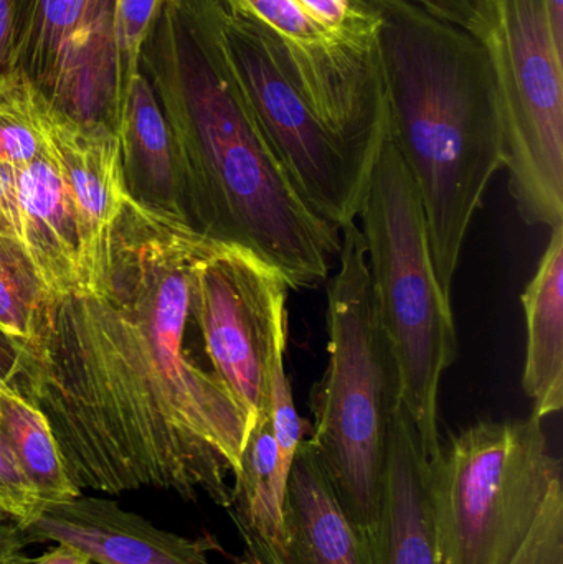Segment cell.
I'll use <instances>...</instances> for the list:
<instances>
[{"label":"cell","mask_w":563,"mask_h":564,"mask_svg":"<svg viewBox=\"0 0 563 564\" xmlns=\"http://www.w3.org/2000/svg\"><path fill=\"white\" fill-rule=\"evenodd\" d=\"M15 172L12 169L0 167V235L20 241Z\"/></svg>","instance_id":"30"},{"label":"cell","mask_w":563,"mask_h":564,"mask_svg":"<svg viewBox=\"0 0 563 564\" xmlns=\"http://www.w3.org/2000/svg\"><path fill=\"white\" fill-rule=\"evenodd\" d=\"M479 42L505 122V169L519 217L563 225V45L545 0H489Z\"/></svg>","instance_id":"7"},{"label":"cell","mask_w":563,"mask_h":564,"mask_svg":"<svg viewBox=\"0 0 563 564\" xmlns=\"http://www.w3.org/2000/svg\"><path fill=\"white\" fill-rule=\"evenodd\" d=\"M340 231L339 271L327 281L326 370L314 387L311 444L344 512L364 539L379 510L400 380L380 324L356 220Z\"/></svg>","instance_id":"4"},{"label":"cell","mask_w":563,"mask_h":564,"mask_svg":"<svg viewBox=\"0 0 563 564\" xmlns=\"http://www.w3.org/2000/svg\"><path fill=\"white\" fill-rule=\"evenodd\" d=\"M215 241L128 197L101 284L46 304L19 391L83 492L201 494L230 509L247 421L187 347L191 276Z\"/></svg>","instance_id":"1"},{"label":"cell","mask_w":563,"mask_h":564,"mask_svg":"<svg viewBox=\"0 0 563 564\" xmlns=\"http://www.w3.org/2000/svg\"><path fill=\"white\" fill-rule=\"evenodd\" d=\"M19 238L50 297L79 291L82 261L75 212L46 149L15 172Z\"/></svg>","instance_id":"16"},{"label":"cell","mask_w":563,"mask_h":564,"mask_svg":"<svg viewBox=\"0 0 563 564\" xmlns=\"http://www.w3.org/2000/svg\"><path fill=\"white\" fill-rule=\"evenodd\" d=\"M288 470L271 430L270 413L263 414L248 431L240 463L234 474L230 513L235 525L247 527L280 545L283 536L284 489Z\"/></svg>","instance_id":"19"},{"label":"cell","mask_w":563,"mask_h":564,"mask_svg":"<svg viewBox=\"0 0 563 564\" xmlns=\"http://www.w3.org/2000/svg\"><path fill=\"white\" fill-rule=\"evenodd\" d=\"M12 69L69 118L116 132L122 86L115 0H17Z\"/></svg>","instance_id":"11"},{"label":"cell","mask_w":563,"mask_h":564,"mask_svg":"<svg viewBox=\"0 0 563 564\" xmlns=\"http://www.w3.org/2000/svg\"><path fill=\"white\" fill-rule=\"evenodd\" d=\"M284 357H286V348L278 351L277 358H274L268 413H270L271 430H273L274 440L280 449L281 464L290 473L294 454L304 441L306 423L301 420L296 406H294L290 378L284 368Z\"/></svg>","instance_id":"25"},{"label":"cell","mask_w":563,"mask_h":564,"mask_svg":"<svg viewBox=\"0 0 563 564\" xmlns=\"http://www.w3.org/2000/svg\"><path fill=\"white\" fill-rule=\"evenodd\" d=\"M430 15L481 39L488 26L489 0H410Z\"/></svg>","instance_id":"28"},{"label":"cell","mask_w":563,"mask_h":564,"mask_svg":"<svg viewBox=\"0 0 563 564\" xmlns=\"http://www.w3.org/2000/svg\"><path fill=\"white\" fill-rule=\"evenodd\" d=\"M207 9L221 58L301 197L337 230L356 220L377 158L320 121L257 30L218 0H207Z\"/></svg>","instance_id":"8"},{"label":"cell","mask_w":563,"mask_h":564,"mask_svg":"<svg viewBox=\"0 0 563 564\" xmlns=\"http://www.w3.org/2000/svg\"><path fill=\"white\" fill-rule=\"evenodd\" d=\"M30 545L23 532L22 520L13 513L0 509V564H23L29 556L25 555Z\"/></svg>","instance_id":"29"},{"label":"cell","mask_w":563,"mask_h":564,"mask_svg":"<svg viewBox=\"0 0 563 564\" xmlns=\"http://www.w3.org/2000/svg\"><path fill=\"white\" fill-rule=\"evenodd\" d=\"M562 482L542 420H483L440 444L430 496L440 564H511Z\"/></svg>","instance_id":"6"},{"label":"cell","mask_w":563,"mask_h":564,"mask_svg":"<svg viewBox=\"0 0 563 564\" xmlns=\"http://www.w3.org/2000/svg\"><path fill=\"white\" fill-rule=\"evenodd\" d=\"M521 302L528 324L522 388L532 416L544 420L563 406V225L552 228Z\"/></svg>","instance_id":"18"},{"label":"cell","mask_w":563,"mask_h":564,"mask_svg":"<svg viewBox=\"0 0 563 564\" xmlns=\"http://www.w3.org/2000/svg\"><path fill=\"white\" fill-rule=\"evenodd\" d=\"M511 564H563V486L555 484L524 546Z\"/></svg>","instance_id":"26"},{"label":"cell","mask_w":563,"mask_h":564,"mask_svg":"<svg viewBox=\"0 0 563 564\" xmlns=\"http://www.w3.org/2000/svg\"><path fill=\"white\" fill-rule=\"evenodd\" d=\"M23 532L30 545H72L96 564H212L208 555L220 550L214 536L185 539L158 529L111 500L83 494L40 507Z\"/></svg>","instance_id":"13"},{"label":"cell","mask_w":563,"mask_h":564,"mask_svg":"<svg viewBox=\"0 0 563 564\" xmlns=\"http://www.w3.org/2000/svg\"><path fill=\"white\" fill-rule=\"evenodd\" d=\"M23 564H95L86 553L72 545L56 543L48 552L43 553L39 558H26Z\"/></svg>","instance_id":"34"},{"label":"cell","mask_w":563,"mask_h":564,"mask_svg":"<svg viewBox=\"0 0 563 564\" xmlns=\"http://www.w3.org/2000/svg\"><path fill=\"white\" fill-rule=\"evenodd\" d=\"M307 15L357 50H373L380 17L369 0H293Z\"/></svg>","instance_id":"24"},{"label":"cell","mask_w":563,"mask_h":564,"mask_svg":"<svg viewBox=\"0 0 563 564\" xmlns=\"http://www.w3.org/2000/svg\"><path fill=\"white\" fill-rule=\"evenodd\" d=\"M284 564H370L366 539L344 512L310 440L294 454L284 489Z\"/></svg>","instance_id":"15"},{"label":"cell","mask_w":563,"mask_h":564,"mask_svg":"<svg viewBox=\"0 0 563 564\" xmlns=\"http://www.w3.org/2000/svg\"><path fill=\"white\" fill-rule=\"evenodd\" d=\"M389 138L422 202L436 278L452 294L463 245L496 172L505 122L488 52L476 36L410 0H369Z\"/></svg>","instance_id":"3"},{"label":"cell","mask_w":563,"mask_h":564,"mask_svg":"<svg viewBox=\"0 0 563 564\" xmlns=\"http://www.w3.org/2000/svg\"><path fill=\"white\" fill-rule=\"evenodd\" d=\"M257 30L314 115L337 138L377 158L387 135L379 50H357L293 0H218Z\"/></svg>","instance_id":"10"},{"label":"cell","mask_w":563,"mask_h":564,"mask_svg":"<svg viewBox=\"0 0 563 564\" xmlns=\"http://www.w3.org/2000/svg\"><path fill=\"white\" fill-rule=\"evenodd\" d=\"M241 539L245 543V553L238 564H284L277 549L268 542L260 533L247 529V527L237 525Z\"/></svg>","instance_id":"32"},{"label":"cell","mask_w":563,"mask_h":564,"mask_svg":"<svg viewBox=\"0 0 563 564\" xmlns=\"http://www.w3.org/2000/svg\"><path fill=\"white\" fill-rule=\"evenodd\" d=\"M42 502L0 426V509L13 513L23 525L35 519Z\"/></svg>","instance_id":"27"},{"label":"cell","mask_w":563,"mask_h":564,"mask_svg":"<svg viewBox=\"0 0 563 564\" xmlns=\"http://www.w3.org/2000/svg\"><path fill=\"white\" fill-rule=\"evenodd\" d=\"M545 3H548L555 36H557L559 43L563 45V0H545Z\"/></svg>","instance_id":"35"},{"label":"cell","mask_w":563,"mask_h":564,"mask_svg":"<svg viewBox=\"0 0 563 564\" xmlns=\"http://www.w3.org/2000/svg\"><path fill=\"white\" fill-rule=\"evenodd\" d=\"M164 6L165 0H115L116 50L122 93L141 72L142 50Z\"/></svg>","instance_id":"23"},{"label":"cell","mask_w":563,"mask_h":564,"mask_svg":"<svg viewBox=\"0 0 563 564\" xmlns=\"http://www.w3.org/2000/svg\"><path fill=\"white\" fill-rule=\"evenodd\" d=\"M288 289L277 270L218 241L192 271V322L247 431L270 411L274 358L288 347Z\"/></svg>","instance_id":"9"},{"label":"cell","mask_w":563,"mask_h":564,"mask_svg":"<svg viewBox=\"0 0 563 564\" xmlns=\"http://www.w3.org/2000/svg\"><path fill=\"white\" fill-rule=\"evenodd\" d=\"M174 138L188 224L277 270L290 289L327 280L339 230L301 197L215 42L207 0H165L142 50Z\"/></svg>","instance_id":"2"},{"label":"cell","mask_w":563,"mask_h":564,"mask_svg":"<svg viewBox=\"0 0 563 564\" xmlns=\"http://www.w3.org/2000/svg\"><path fill=\"white\" fill-rule=\"evenodd\" d=\"M22 347L0 332V390L19 391Z\"/></svg>","instance_id":"31"},{"label":"cell","mask_w":563,"mask_h":564,"mask_svg":"<svg viewBox=\"0 0 563 564\" xmlns=\"http://www.w3.org/2000/svg\"><path fill=\"white\" fill-rule=\"evenodd\" d=\"M17 0H0V72L12 69V29Z\"/></svg>","instance_id":"33"},{"label":"cell","mask_w":563,"mask_h":564,"mask_svg":"<svg viewBox=\"0 0 563 564\" xmlns=\"http://www.w3.org/2000/svg\"><path fill=\"white\" fill-rule=\"evenodd\" d=\"M53 111L29 76L0 72V167L19 171L45 151Z\"/></svg>","instance_id":"21"},{"label":"cell","mask_w":563,"mask_h":564,"mask_svg":"<svg viewBox=\"0 0 563 564\" xmlns=\"http://www.w3.org/2000/svg\"><path fill=\"white\" fill-rule=\"evenodd\" d=\"M366 543L370 564H440L430 459L402 403L390 426L379 510Z\"/></svg>","instance_id":"14"},{"label":"cell","mask_w":563,"mask_h":564,"mask_svg":"<svg viewBox=\"0 0 563 564\" xmlns=\"http://www.w3.org/2000/svg\"><path fill=\"white\" fill-rule=\"evenodd\" d=\"M367 267L405 408L430 460L439 454V393L458 358V332L430 250L412 175L387 135L359 212Z\"/></svg>","instance_id":"5"},{"label":"cell","mask_w":563,"mask_h":564,"mask_svg":"<svg viewBox=\"0 0 563 564\" xmlns=\"http://www.w3.org/2000/svg\"><path fill=\"white\" fill-rule=\"evenodd\" d=\"M50 299L22 243L0 235V332L29 347L39 335Z\"/></svg>","instance_id":"22"},{"label":"cell","mask_w":563,"mask_h":564,"mask_svg":"<svg viewBox=\"0 0 563 564\" xmlns=\"http://www.w3.org/2000/svg\"><path fill=\"white\" fill-rule=\"evenodd\" d=\"M48 149L68 192L79 235V291L101 284L109 237L128 200L118 138L102 124H86L55 108Z\"/></svg>","instance_id":"12"},{"label":"cell","mask_w":563,"mask_h":564,"mask_svg":"<svg viewBox=\"0 0 563 564\" xmlns=\"http://www.w3.org/2000/svg\"><path fill=\"white\" fill-rule=\"evenodd\" d=\"M115 134L129 197L188 224L174 138L142 69L122 93Z\"/></svg>","instance_id":"17"},{"label":"cell","mask_w":563,"mask_h":564,"mask_svg":"<svg viewBox=\"0 0 563 564\" xmlns=\"http://www.w3.org/2000/svg\"><path fill=\"white\" fill-rule=\"evenodd\" d=\"M0 426L42 506L82 496L66 473L45 414L20 391L0 390Z\"/></svg>","instance_id":"20"}]
</instances>
